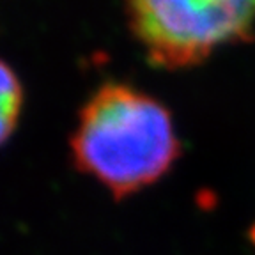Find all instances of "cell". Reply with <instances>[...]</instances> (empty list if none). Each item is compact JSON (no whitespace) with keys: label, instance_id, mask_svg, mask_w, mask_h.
Listing matches in <instances>:
<instances>
[{"label":"cell","instance_id":"cell-1","mask_svg":"<svg viewBox=\"0 0 255 255\" xmlns=\"http://www.w3.org/2000/svg\"><path fill=\"white\" fill-rule=\"evenodd\" d=\"M69 147L73 165L117 200L158 183L181 156L170 110L121 82L98 87L80 108Z\"/></svg>","mask_w":255,"mask_h":255},{"label":"cell","instance_id":"cell-2","mask_svg":"<svg viewBox=\"0 0 255 255\" xmlns=\"http://www.w3.org/2000/svg\"><path fill=\"white\" fill-rule=\"evenodd\" d=\"M126 18L152 66L183 69L252 39L255 0H135L126 5Z\"/></svg>","mask_w":255,"mask_h":255},{"label":"cell","instance_id":"cell-3","mask_svg":"<svg viewBox=\"0 0 255 255\" xmlns=\"http://www.w3.org/2000/svg\"><path fill=\"white\" fill-rule=\"evenodd\" d=\"M23 107V87L7 62L0 59V145L18 126Z\"/></svg>","mask_w":255,"mask_h":255}]
</instances>
